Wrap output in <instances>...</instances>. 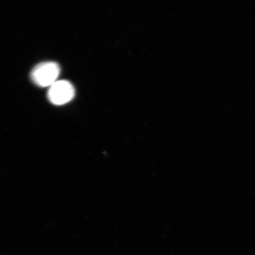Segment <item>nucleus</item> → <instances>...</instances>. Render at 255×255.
Instances as JSON below:
<instances>
[{
  "label": "nucleus",
  "mask_w": 255,
  "mask_h": 255,
  "mask_svg": "<svg viewBox=\"0 0 255 255\" xmlns=\"http://www.w3.org/2000/svg\"><path fill=\"white\" fill-rule=\"evenodd\" d=\"M60 73L58 64L53 62L39 64L31 73V78L40 87H50L57 81Z\"/></svg>",
  "instance_id": "obj_1"
},
{
  "label": "nucleus",
  "mask_w": 255,
  "mask_h": 255,
  "mask_svg": "<svg viewBox=\"0 0 255 255\" xmlns=\"http://www.w3.org/2000/svg\"><path fill=\"white\" fill-rule=\"evenodd\" d=\"M75 95L74 87L67 81H57L50 86L48 91V99L51 103L62 105L69 103Z\"/></svg>",
  "instance_id": "obj_2"
}]
</instances>
